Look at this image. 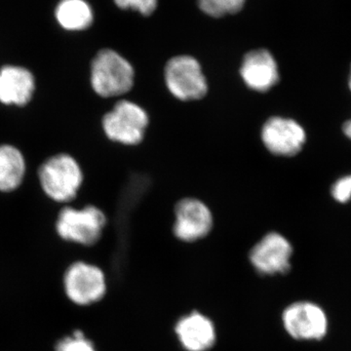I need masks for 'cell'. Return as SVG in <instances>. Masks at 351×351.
Instances as JSON below:
<instances>
[{
  "mask_svg": "<svg viewBox=\"0 0 351 351\" xmlns=\"http://www.w3.org/2000/svg\"><path fill=\"white\" fill-rule=\"evenodd\" d=\"M133 66L119 53L101 50L91 64V85L104 98L121 96L130 91L134 84Z\"/></svg>",
  "mask_w": 351,
  "mask_h": 351,
  "instance_id": "cell-1",
  "label": "cell"
},
{
  "mask_svg": "<svg viewBox=\"0 0 351 351\" xmlns=\"http://www.w3.org/2000/svg\"><path fill=\"white\" fill-rule=\"evenodd\" d=\"M39 181L46 195L57 202H69L77 195L83 181L82 168L69 154L50 157L39 168Z\"/></svg>",
  "mask_w": 351,
  "mask_h": 351,
  "instance_id": "cell-2",
  "label": "cell"
},
{
  "mask_svg": "<svg viewBox=\"0 0 351 351\" xmlns=\"http://www.w3.org/2000/svg\"><path fill=\"white\" fill-rule=\"evenodd\" d=\"M107 217L99 208L87 206L83 209L66 207L58 216L56 230L66 241L83 246H93L100 241Z\"/></svg>",
  "mask_w": 351,
  "mask_h": 351,
  "instance_id": "cell-3",
  "label": "cell"
},
{
  "mask_svg": "<svg viewBox=\"0 0 351 351\" xmlns=\"http://www.w3.org/2000/svg\"><path fill=\"white\" fill-rule=\"evenodd\" d=\"M64 289L69 301L77 306L97 304L107 294L105 272L92 263H71L64 272Z\"/></svg>",
  "mask_w": 351,
  "mask_h": 351,
  "instance_id": "cell-4",
  "label": "cell"
},
{
  "mask_svg": "<svg viewBox=\"0 0 351 351\" xmlns=\"http://www.w3.org/2000/svg\"><path fill=\"white\" fill-rule=\"evenodd\" d=\"M147 125V113L130 101H119L103 119V128L108 138L123 145L140 144Z\"/></svg>",
  "mask_w": 351,
  "mask_h": 351,
  "instance_id": "cell-5",
  "label": "cell"
},
{
  "mask_svg": "<svg viewBox=\"0 0 351 351\" xmlns=\"http://www.w3.org/2000/svg\"><path fill=\"white\" fill-rule=\"evenodd\" d=\"M170 93L182 101L200 100L207 94L206 77L197 60L188 55L172 58L164 71Z\"/></svg>",
  "mask_w": 351,
  "mask_h": 351,
  "instance_id": "cell-6",
  "label": "cell"
},
{
  "mask_svg": "<svg viewBox=\"0 0 351 351\" xmlns=\"http://www.w3.org/2000/svg\"><path fill=\"white\" fill-rule=\"evenodd\" d=\"M284 329L297 341H320L326 337L329 321L322 307L301 301L289 304L281 316Z\"/></svg>",
  "mask_w": 351,
  "mask_h": 351,
  "instance_id": "cell-7",
  "label": "cell"
},
{
  "mask_svg": "<svg viewBox=\"0 0 351 351\" xmlns=\"http://www.w3.org/2000/svg\"><path fill=\"white\" fill-rule=\"evenodd\" d=\"M292 256L293 247L289 240L280 233L269 232L252 247L249 262L261 276H282L292 267Z\"/></svg>",
  "mask_w": 351,
  "mask_h": 351,
  "instance_id": "cell-8",
  "label": "cell"
},
{
  "mask_svg": "<svg viewBox=\"0 0 351 351\" xmlns=\"http://www.w3.org/2000/svg\"><path fill=\"white\" fill-rule=\"evenodd\" d=\"M173 232L184 242H195L206 237L213 228V217L209 208L195 198H186L175 208Z\"/></svg>",
  "mask_w": 351,
  "mask_h": 351,
  "instance_id": "cell-9",
  "label": "cell"
},
{
  "mask_svg": "<svg viewBox=\"0 0 351 351\" xmlns=\"http://www.w3.org/2000/svg\"><path fill=\"white\" fill-rule=\"evenodd\" d=\"M306 140V131L293 119L271 117L263 126V145L276 156H295L301 151Z\"/></svg>",
  "mask_w": 351,
  "mask_h": 351,
  "instance_id": "cell-10",
  "label": "cell"
},
{
  "mask_svg": "<svg viewBox=\"0 0 351 351\" xmlns=\"http://www.w3.org/2000/svg\"><path fill=\"white\" fill-rule=\"evenodd\" d=\"M174 331L186 351L211 350L218 339L213 320L197 311L182 316L176 323Z\"/></svg>",
  "mask_w": 351,
  "mask_h": 351,
  "instance_id": "cell-11",
  "label": "cell"
},
{
  "mask_svg": "<svg viewBox=\"0 0 351 351\" xmlns=\"http://www.w3.org/2000/svg\"><path fill=\"white\" fill-rule=\"evenodd\" d=\"M245 84L257 92H267L279 80L278 66L271 53L265 49L250 51L240 68Z\"/></svg>",
  "mask_w": 351,
  "mask_h": 351,
  "instance_id": "cell-12",
  "label": "cell"
},
{
  "mask_svg": "<svg viewBox=\"0 0 351 351\" xmlns=\"http://www.w3.org/2000/svg\"><path fill=\"white\" fill-rule=\"evenodd\" d=\"M36 80L29 69L18 66L0 69V103L7 106H24L31 101Z\"/></svg>",
  "mask_w": 351,
  "mask_h": 351,
  "instance_id": "cell-13",
  "label": "cell"
},
{
  "mask_svg": "<svg viewBox=\"0 0 351 351\" xmlns=\"http://www.w3.org/2000/svg\"><path fill=\"white\" fill-rule=\"evenodd\" d=\"M25 162L22 152L11 145H0V191L11 193L24 180Z\"/></svg>",
  "mask_w": 351,
  "mask_h": 351,
  "instance_id": "cell-14",
  "label": "cell"
},
{
  "mask_svg": "<svg viewBox=\"0 0 351 351\" xmlns=\"http://www.w3.org/2000/svg\"><path fill=\"white\" fill-rule=\"evenodd\" d=\"M58 23L66 31H83L92 25L94 14L85 0H62L56 9Z\"/></svg>",
  "mask_w": 351,
  "mask_h": 351,
  "instance_id": "cell-15",
  "label": "cell"
},
{
  "mask_svg": "<svg viewBox=\"0 0 351 351\" xmlns=\"http://www.w3.org/2000/svg\"><path fill=\"white\" fill-rule=\"evenodd\" d=\"M246 0H198L202 12L211 17H223L242 10Z\"/></svg>",
  "mask_w": 351,
  "mask_h": 351,
  "instance_id": "cell-16",
  "label": "cell"
},
{
  "mask_svg": "<svg viewBox=\"0 0 351 351\" xmlns=\"http://www.w3.org/2000/svg\"><path fill=\"white\" fill-rule=\"evenodd\" d=\"M56 351H97L93 341L84 332L76 330L73 334L60 339L55 346Z\"/></svg>",
  "mask_w": 351,
  "mask_h": 351,
  "instance_id": "cell-17",
  "label": "cell"
},
{
  "mask_svg": "<svg viewBox=\"0 0 351 351\" xmlns=\"http://www.w3.org/2000/svg\"><path fill=\"white\" fill-rule=\"evenodd\" d=\"M114 2L119 8L138 11L144 16L151 15L157 7V0H114Z\"/></svg>",
  "mask_w": 351,
  "mask_h": 351,
  "instance_id": "cell-18",
  "label": "cell"
},
{
  "mask_svg": "<svg viewBox=\"0 0 351 351\" xmlns=\"http://www.w3.org/2000/svg\"><path fill=\"white\" fill-rule=\"evenodd\" d=\"M331 193L332 197L339 202H348L351 198V175L346 176L335 182Z\"/></svg>",
  "mask_w": 351,
  "mask_h": 351,
  "instance_id": "cell-19",
  "label": "cell"
},
{
  "mask_svg": "<svg viewBox=\"0 0 351 351\" xmlns=\"http://www.w3.org/2000/svg\"><path fill=\"white\" fill-rule=\"evenodd\" d=\"M343 130L346 137L351 140V120H348L343 124Z\"/></svg>",
  "mask_w": 351,
  "mask_h": 351,
  "instance_id": "cell-20",
  "label": "cell"
},
{
  "mask_svg": "<svg viewBox=\"0 0 351 351\" xmlns=\"http://www.w3.org/2000/svg\"><path fill=\"white\" fill-rule=\"evenodd\" d=\"M348 85H350V88L351 90V71H350V82H348Z\"/></svg>",
  "mask_w": 351,
  "mask_h": 351,
  "instance_id": "cell-21",
  "label": "cell"
}]
</instances>
